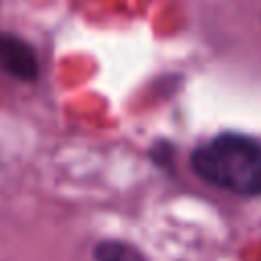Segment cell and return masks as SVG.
I'll return each mask as SVG.
<instances>
[{"label": "cell", "mask_w": 261, "mask_h": 261, "mask_svg": "<svg viewBox=\"0 0 261 261\" xmlns=\"http://www.w3.org/2000/svg\"><path fill=\"white\" fill-rule=\"evenodd\" d=\"M192 171L206 184L237 196H261V141L220 133L190 155Z\"/></svg>", "instance_id": "6da1fadb"}, {"label": "cell", "mask_w": 261, "mask_h": 261, "mask_svg": "<svg viewBox=\"0 0 261 261\" xmlns=\"http://www.w3.org/2000/svg\"><path fill=\"white\" fill-rule=\"evenodd\" d=\"M94 261H149V259L130 243L106 239L94 247Z\"/></svg>", "instance_id": "3957f363"}, {"label": "cell", "mask_w": 261, "mask_h": 261, "mask_svg": "<svg viewBox=\"0 0 261 261\" xmlns=\"http://www.w3.org/2000/svg\"><path fill=\"white\" fill-rule=\"evenodd\" d=\"M0 67L20 82H33L39 77L35 49L12 33H0Z\"/></svg>", "instance_id": "7a4b0ae2"}]
</instances>
